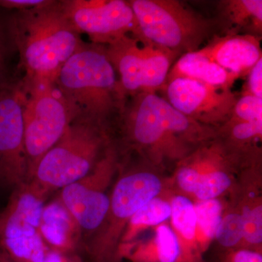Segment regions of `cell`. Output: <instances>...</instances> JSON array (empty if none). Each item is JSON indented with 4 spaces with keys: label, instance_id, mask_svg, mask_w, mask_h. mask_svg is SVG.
Segmentation results:
<instances>
[{
    "label": "cell",
    "instance_id": "6da1fadb",
    "mask_svg": "<svg viewBox=\"0 0 262 262\" xmlns=\"http://www.w3.org/2000/svg\"><path fill=\"white\" fill-rule=\"evenodd\" d=\"M129 98L119 116L122 130L132 145L155 160L183 158L193 148L216 139V129L179 113L158 93Z\"/></svg>",
    "mask_w": 262,
    "mask_h": 262
},
{
    "label": "cell",
    "instance_id": "7a4b0ae2",
    "mask_svg": "<svg viewBox=\"0 0 262 262\" xmlns=\"http://www.w3.org/2000/svg\"><path fill=\"white\" fill-rule=\"evenodd\" d=\"M12 27L28 79L55 82L63 64L84 44L60 2L12 12Z\"/></svg>",
    "mask_w": 262,
    "mask_h": 262
},
{
    "label": "cell",
    "instance_id": "3957f363",
    "mask_svg": "<svg viewBox=\"0 0 262 262\" xmlns=\"http://www.w3.org/2000/svg\"><path fill=\"white\" fill-rule=\"evenodd\" d=\"M78 117L108 126L120 115L125 100L106 46L83 44L69 58L55 81Z\"/></svg>",
    "mask_w": 262,
    "mask_h": 262
},
{
    "label": "cell",
    "instance_id": "277c9868",
    "mask_svg": "<svg viewBox=\"0 0 262 262\" xmlns=\"http://www.w3.org/2000/svg\"><path fill=\"white\" fill-rule=\"evenodd\" d=\"M110 144L107 125L76 117L61 139L38 161L26 185L46 201L52 192L89 173Z\"/></svg>",
    "mask_w": 262,
    "mask_h": 262
},
{
    "label": "cell",
    "instance_id": "5b68a950",
    "mask_svg": "<svg viewBox=\"0 0 262 262\" xmlns=\"http://www.w3.org/2000/svg\"><path fill=\"white\" fill-rule=\"evenodd\" d=\"M143 38L179 56L199 51L222 32L216 18H207L177 0L128 1Z\"/></svg>",
    "mask_w": 262,
    "mask_h": 262
},
{
    "label": "cell",
    "instance_id": "8992f818",
    "mask_svg": "<svg viewBox=\"0 0 262 262\" xmlns=\"http://www.w3.org/2000/svg\"><path fill=\"white\" fill-rule=\"evenodd\" d=\"M27 84L23 118L29 180L38 161L78 115L55 82L32 78L27 79Z\"/></svg>",
    "mask_w": 262,
    "mask_h": 262
},
{
    "label": "cell",
    "instance_id": "52a82bcc",
    "mask_svg": "<svg viewBox=\"0 0 262 262\" xmlns=\"http://www.w3.org/2000/svg\"><path fill=\"white\" fill-rule=\"evenodd\" d=\"M159 178L149 172H133L117 181L107 215L89 243L93 262H116L117 243L125 222L161 191Z\"/></svg>",
    "mask_w": 262,
    "mask_h": 262
},
{
    "label": "cell",
    "instance_id": "ba28073f",
    "mask_svg": "<svg viewBox=\"0 0 262 262\" xmlns=\"http://www.w3.org/2000/svg\"><path fill=\"white\" fill-rule=\"evenodd\" d=\"M46 200L26 184L13 189L0 213V252L13 262H43L51 248L39 230Z\"/></svg>",
    "mask_w": 262,
    "mask_h": 262
},
{
    "label": "cell",
    "instance_id": "9c48e42d",
    "mask_svg": "<svg viewBox=\"0 0 262 262\" xmlns=\"http://www.w3.org/2000/svg\"><path fill=\"white\" fill-rule=\"evenodd\" d=\"M108 59L119 75L125 98L143 92L163 91L177 53L153 45H143L126 36L106 46Z\"/></svg>",
    "mask_w": 262,
    "mask_h": 262
},
{
    "label": "cell",
    "instance_id": "30bf717a",
    "mask_svg": "<svg viewBox=\"0 0 262 262\" xmlns=\"http://www.w3.org/2000/svg\"><path fill=\"white\" fill-rule=\"evenodd\" d=\"M60 3L74 28L86 34L93 44L106 46L126 36L144 43L128 1L69 0Z\"/></svg>",
    "mask_w": 262,
    "mask_h": 262
},
{
    "label": "cell",
    "instance_id": "8fae6325",
    "mask_svg": "<svg viewBox=\"0 0 262 262\" xmlns=\"http://www.w3.org/2000/svg\"><path fill=\"white\" fill-rule=\"evenodd\" d=\"M117 164L116 151L110 146L89 173L61 189L58 199L75 221L83 236L94 235L107 215L110 196L106 193V187Z\"/></svg>",
    "mask_w": 262,
    "mask_h": 262
},
{
    "label": "cell",
    "instance_id": "7c38bea8",
    "mask_svg": "<svg viewBox=\"0 0 262 262\" xmlns=\"http://www.w3.org/2000/svg\"><path fill=\"white\" fill-rule=\"evenodd\" d=\"M163 92V98L179 113L215 129L228 121L238 98L232 89L184 77L167 81Z\"/></svg>",
    "mask_w": 262,
    "mask_h": 262
},
{
    "label": "cell",
    "instance_id": "4fadbf2b",
    "mask_svg": "<svg viewBox=\"0 0 262 262\" xmlns=\"http://www.w3.org/2000/svg\"><path fill=\"white\" fill-rule=\"evenodd\" d=\"M24 92L12 85L0 91V183L15 188L27 184Z\"/></svg>",
    "mask_w": 262,
    "mask_h": 262
},
{
    "label": "cell",
    "instance_id": "5bb4252c",
    "mask_svg": "<svg viewBox=\"0 0 262 262\" xmlns=\"http://www.w3.org/2000/svg\"><path fill=\"white\" fill-rule=\"evenodd\" d=\"M260 40L249 34L216 35L198 51L241 78L247 76L262 58Z\"/></svg>",
    "mask_w": 262,
    "mask_h": 262
},
{
    "label": "cell",
    "instance_id": "9a60e30c",
    "mask_svg": "<svg viewBox=\"0 0 262 262\" xmlns=\"http://www.w3.org/2000/svg\"><path fill=\"white\" fill-rule=\"evenodd\" d=\"M179 77L226 89H232L234 82L239 78L198 51L179 56L170 68L166 82Z\"/></svg>",
    "mask_w": 262,
    "mask_h": 262
},
{
    "label": "cell",
    "instance_id": "2e32d148",
    "mask_svg": "<svg viewBox=\"0 0 262 262\" xmlns=\"http://www.w3.org/2000/svg\"><path fill=\"white\" fill-rule=\"evenodd\" d=\"M217 18L222 32L249 34L261 39V0H225L218 5Z\"/></svg>",
    "mask_w": 262,
    "mask_h": 262
},
{
    "label": "cell",
    "instance_id": "e0dca14e",
    "mask_svg": "<svg viewBox=\"0 0 262 262\" xmlns=\"http://www.w3.org/2000/svg\"><path fill=\"white\" fill-rule=\"evenodd\" d=\"M75 229L80 231L59 200L45 205L39 230L48 247L59 252L73 253L77 243V239L72 237Z\"/></svg>",
    "mask_w": 262,
    "mask_h": 262
},
{
    "label": "cell",
    "instance_id": "ac0fdd59",
    "mask_svg": "<svg viewBox=\"0 0 262 262\" xmlns=\"http://www.w3.org/2000/svg\"><path fill=\"white\" fill-rule=\"evenodd\" d=\"M16 52L12 27V11L0 8V91L13 85L10 65Z\"/></svg>",
    "mask_w": 262,
    "mask_h": 262
},
{
    "label": "cell",
    "instance_id": "d6986e66",
    "mask_svg": "<svg viewBox=\"0 0 262 262\" xmlns=\"http://www.w3.org/2000/svg\"><path fill=\"white\" fill-rule=\"evenodd\" d=\"M180 261L181 248L177 235L168 226H159L157 229L155 252L144 262Z\"/></svg>",
    "mask_w": 262,
    "mask_h": 262
},
{
    "label": "cell",
    "instance_id": "ffe728a7",
    "mask_svg": "<svg viewBox=\"0 0 262 262\" xmlns=\"http://www.w3.org/2000/svg\"><path fill=\"white\" fill-rule=\"evenodd\" d=\"M172 220L175 228L188 241L194 239L196 227L195 208L192 202L183 196L174 198L171 204Z\"/></svg>",
    "mask_w": 262,
    "mask_h": 262
},
{
    "label": "cell",
    "instance_id": "44dd1931",
    "mask_svg": "<svg viewBox=\"0 0 262 262\" xmlns=\"http://www.w3.org/2000/svg\"><path fill=\"white\" fill-rule=\"evenodd\" d=\"M170 215V204L160 198H154L133 215L130 223L136 227L158 225L168 220Z\"/></svg>",
    "mask_w": 262,
    "mask_h": 262
},
{
    "label": "cell",
    "instance_id": "7402d4cb",
    "mask_svg": "<svg viewBox=\"0 0 262 262\" xmlns=\"http://www.w3.org/2000/svg\"><path fill=\"white\" fill-rule=\"evenodd\" d=\"M194 208L196 225L207 239L213 238L222 220V206L220 201L215 199L203 201L198 203Z\"/></svg>",
    "mask_w": 262,
    "mask_h": 262
},
{
    "label": "cell",
    "instance_id": "603a6c76",
    "mask_svg": "<svg viewBox=\"0 0 262 262\" xmlns=\"http://www.w3.org/2000/svg\"><path fill=\"white\" fill-rule=\"evenodd\" d=\"M217 134L229 136L234 144L247 143L256 138L261 137L262 121H239L229 118L228 121L217 129Z\"/></svg>",
    "mask_w": 262,
    "mask_h": 262
},
{
    "label": "cell",
    "instance_id": "cb8c5ba5",
    "mask_svg": "<svg viewBox=\"0 0 262 262\" xmlns=\"http://www.w3.org/2000/svg\"><path fill=\"white\" fill-rule=\"evenodd\" d=\"M230 184V178L225 172L212 170L203 174L201 182L194 194L201 201L214 199L215 196L227 190Z\"/></svg>",
    "mask_w": 262,
    "mask_h": 262
},
{
    "label": "cell",
    "instance_id": "d4e9b609",
    "mask_svg": "<svg viewBox=\"0 0 262 262\" xmlns=\"http://www.w3.org/2000/svg\"><path fill=\"white\" fill-rule=\"evenodd\" d=\"M215 236L224 247H233L238 244L244 237L241 215L231 213L221 220Z\"/></svg>",
    "mask_w": 262,
    "mask_h": 262
},
{
    "label": "cell",
    "instance_id": "484cf974",
    "mask_svg": "<svg viewBox=\"0 0 262 262\" xmlns=\"http://www.w3.org/2000/svg\"><path fill=\"white\" fill-rule=\"evenodd\" d=\"M230 118L239 121H262V98L241 94L234 103Z\"/></svg>",
    "mask_w": 262,
    "mask_h": 262
},
{
    "label": "cell",
    "instance_id": "4316f807",
    "mask_svg": "<svg viewBox=\"0 0 262 262\" xmlns=\"http://www.w3.org/2000/svg\"><path fill=\"white\" fill-rule=\"evenodd\" d=\"M244 229V237L252 245L260 244L262 241V208L261 206L246 208L241 215Z\"/></svg>",
    "mask_w": 262,
    "mask_h": 262
},
{
    "label": "cell",
    "instance_id": "83f0119b",
    "mask_svg": "<svg viewBox=\"0 0 262 262\" xmlns=\"http://www.w3.org/2000/svg\"><path fill=\"white\" fill-rule=\"evenodd\" d=\"M202 177L203 173L196 168L195 163L193 161L192 164L184 165L180 168L177 173V181L183 190L194 193L201 182Z\"/></svg>",
    "mask_w": 262,
    "mask_h": 262
},
{
    "label": "cell",
    "instance_id": "f1b7e54d",
    "mask_svg": "<svg viewBox=\"0 0 262 262\" xmlns=\"http://www.w3.org/2000/svg\"><path fill=\"white\" fill-rule=\"evenodd\" d=\"M247 82L243 88L241 94H249L262 98V58L248 73Z\"/></svg>",
    "mask_w": 262,
    "mask_h": 262
},
{
    "label": "cell",
    "instance_id": "f546056e",
    "mask_svg": "<svg viewBox=\"0 0 262 262\" xmlns=\"http://www.w3.org/2000/svg\"><path fill=\"white\" fill-rule=\"evenodd\" d=\"M47 2L46 0H0V8L8 11H17L40 6Z\"/></svg>",
    "mask_w": 262,
    "mask_h": 262
},
{
    "label": "cell",
    "instance_id": "4dcf8cb0",
    "mask_svg": "<svg viewBox=\"0 0 262 262\" xmlns=\"http://www.w3.org/2000/svg\"><path fill=\"white\" fill-rule=\"evenodd\" d=\"M226 262H262V256L257 251L239 250L229 255Z\"/></svg>",
    "mask_w": 262,
    "mask_h": 262
},
{
    "label": "cell",
    "instance_id": "1f68e13d",
    "mask_svg": "<svg viewBox=\"0 0 262 262\" xmlns=\"http://www.w3.org/2000/svg\"><path fill=\"white\" fill-rule=\"evenodd\" d=\"M43 262H82L80 258L73 253H62L50 250Z\"/></svg>",
    "mask_w": 262,
    "mask_h": 262
},
{
    "label": "cell",
    "instance_id": "d6a6232c",
    "mask_svg": "<svg viewBox=\"0 0 262 262\" xmlns=\"http://www.w3.org/2000/svg\"><path fill=\"white\" fill-rule=\"evenodd\" d=\"M0 262H13V261H11V260L10 259V258H8L6 256H5L3 253H2L0 252Z\"/></svg>",
    "mask_w": 262,
    "mask_h": 262
}]
</instances>
